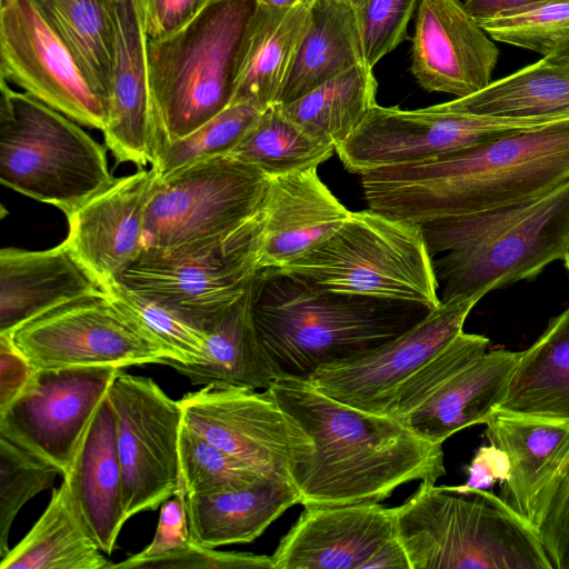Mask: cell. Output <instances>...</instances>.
Wrapping results in <instances>:
<instances>
[{
  "label": "cell",
  "mask_w": 569,
  "mask_h": 569,
  "mask_svg": "<svg viewBox=\"0 0 569 569\" xmlns=\"http://www.w3.org/2000/svg\"><path fill=\"white\" fill-rule=\"evenodd\" d=\"M360 177L369 209L419 224L533 199L569 181V118Z\"/></svg>",
  "instance_id": "cell-1"
},
{
  "label": "cell",
  "mask_w": 569,
  "mask_h": 569,
  "mask_svg": "<svg viewBox=\"0 0 569 569\" xmlns=\"http://www.w3.org/2000/svg\"><path fill=\"white\" fill-rule=\"evenodd\" d=\"M267 391L312 440L290 473L303 506L380 503L403 483L446 475L442 445L391 417L345 405L306 380L277 379Z\"/></svg>",
  "instance_id": "cell-2"
},
{
  "label": "cell",
  "mask_w": 569,
  "mask_h": 569,
  "mask_svg": "<svg viewBox=\"0 0 569 569\" xmlns=\"http://www.w3.org/2000/svg\"><path fill=\"white\" fill-rule=\"evenodd\" d=\"M249 309L277 379L297 380L372 352L431 311L413 302L322 290L273 268L253 276Z\"/></svg>",
  "instance_id": "cell-3"
},
{
  "label": "cell",
  "mask_w": 569,
  "mask_h": 569,
  "mask_svg": "<svg viewBox=\"0 0 569 569\" xmlns=\"http://www.w3.org/2000/svg\"><path fill=\"white\" fill-rule=\"evenodd\" d=\"M441 300L536 278L569 249V181L533 199L421 223Z\"/></svg>",
  "instance_id": "cell-4"
},
{
  "label": "cell",
  "mask_w": 569,
  "mask_h": 569,
  "mask_svg": "<svg viewBox=\"0 0 569 569\" xmlns=\"http://www.w3.org/2000/svg\"><path fill=\"white\" fill-rule=\"evenodd\" d=\"M392 512L410 569H552L532 526L489 490L421 481Z\"/></svg>",
  "instance_id": "cell-5"
},
{
  "label": "cell",
  "mask_w": 569,
  "mask_h": 569,
  "mask_svg": "<svg viewBox=\"0 0 569 569\" xmlns=\"http://www.w3.org/2000/svg\"><path fill=\"white\" fill-rule=\"evenodd\" d=\"M257 4L256 0H210L177 33L148 40L157 156L230 106Z\"/></svg>",
  "instance_id": "cell-6"
},
{
  "label": "cell",
  "mask_w": 569,
  "mask_h": 569,
  "mask_svg": "<svg viewBox=\"0 0 569 569\" xmlns=\"http://www.w3.org/2000/svg\"><path fill=\"white\" fill-rule=\"evenodd\" d=\"M338 293L439 307L438 279L419 223L371 209L350 212L329 238L273 268Z\"/></svg>",
  "instance_id": "cell-7"
},
{
  "label": "cell",
  "mask_w": 569,
  "mask_h": 569,
  "mask_svg": "<svg viewBox=\"0 0 569 569\" xmlns=\"http://www.w3.org/2000/svg\"><path fill=\"white\" fill-rule=\"evenodd\" d=\"M0 181L67 216L108 187L106 148L78 123L1 78Z\"/></svg>",
  "instance_id": "cell-8"
},
{
  "label": "cell",
  "mask_w": 569,
  "mask_h": 569,
  "mask_svg": "<svg viewBox=\"0 0 569 569\" xmlns=\"http://www.w3.org/2000/svg\"><path fill=\"white\" fill-rule=\"evenodd\" d=\"M263 207L221 236L168 250H144L119 282L203 332L246 293L259 269Z\"/></svg>",
  "instance_id": "cell-9"
},
{
  "label": "cell",
  "mask_w": 569,
  "mask_h": 569,
  "mask_svg": "<svg viewBox=\"0 0 569 569\" xmlns=\"http://www.w3.org/2000/svg\"><path fill=\"white\" fill-rule=\"evenodd\" d=\"M271 177L223 154L157 181L143 232L144 250H168L227 233L263 207Z\"/></svg>",
  "instance_id": "cell-10"
},
{
  "label": "cell",
  "mask_w": 569,
  "mask_h": 569,
  "mask_svg": "<svg viewBox=\"0 0 569 569\" xmlns=\"http://www.w3.org/2000/svg\"><path fill=\"white\" fill-rule=\"evenodd\" d=\"M8 335L36 370L82 366L122 369L170 358L103 289L60 305Z\"/></svg>",
  "instance_id": "cell-11"
},
{
  "label": "cell",
  "mask_w": 569,
  "mask_h": 569,
  "mask_svg": "<svg viewBox=\"0 0 569 569\" xmlns=\"http://www.w3.org/2000/svg\"><path fill=\"white\" fill-rule=\"evenodd\" d=\"M107 395L114 415L128 520L157 509L180 489L183 413L179 400L147 377L120 371Z\"/></svg>",
  "instance_id": "cell-12"
},
{
  "label": "cell",
  "mask_w": 569,
  "mask_h": 569,
  "mask_svg": "<svg viewBox=\"0 0 569 569\" xmlns=\"http://www.w3.org/2000/svg\"><path fill=\"white\" fill-rule=\"evenodd\" d=\"M555 120L558 119L470 114L446 109L441 103L416 110L377 104L351 136L336 147V152L347 170L362 174L465 149Z\"/></svg>",
  "instance_id": "cell-13"
},
{
  "label": "cell",
  "mask_w": 569,
  "mask_h": 569,
  "mask_svg": "<svg viewBox=\"0 0 569 569\" xmlns=\"http://www.w3.org/2000/svg\"><path fill=\"white\" fill-rule=\"evenodd\" d=\"M179 402L187 428L271 479L291 483L295 465L312 451L311 438L267 390L204 386Z\"/></svg>",
  "instance_id": "cell-14"
},
{
  "label": "cell",
  "mask_w": 569,
  "mask_h": 569,
  "mask_svg": "<svg viewBox=\"0 0 569 569\" xmlns=\"http://www.w3.org/2000/svg\"><path fill=\"white\" fill-rule=\"evenodd\" d=\"M1 78L82 126L103 131L107 100L31 0H1Z\"/></svg>",
  "instance_id": "cell-15"
},
{
  "label": "cell",
  "mask_w": 569,
  "mask_h": 569,
  "mask_svg": "<svg viewBox=\"0 0 569 569\" xmlns=\"http://www.w3.org/2000/svg\"><path fill=\"white\" fill-rule=\"evenodd\" d=\"M120 371L111 366L36 370L17 398L0 411V436L53 465L64 476Z\"/></svg>",
  "instance_id": "cell-16"
},
{
  "label": "cell",
  "mask_w": 569,
  "mask_h": 569,
  "mask_svg": "<svg viewBox=\"0 0 569 569\" xmlns=\"http://www.w3.org/2000/svg\"><path fill=\"white\" fill-rule=\"evenodd\" d=\"M273 569H410L392 508L306 505L271 556Z\"/></svg>",
  "instance_id": "cell-17"
},
{
  "label": "cell",
  "mask_w": 569,
  "mask_h": 569,
  "mask_svg": "<svg viewBox=\"0 0 569 569\" xmlns=\"http://www.w3.org/2000/svg\"><path fill=\"white\" fill-rule=\"evenodd\" d=\"M483 293L441 300L421 321L360 358L321 367L306 381L359 410L386 416L396 390L462 330Z\"/></svg>",
  "instance_id": "cell-18"
},
{
  "label": "cell",
  "mask_w": 569,
  "mask_h": 569,
  "mask_svg": "<svg viewBox=\"0 0 569 569\" xmlns=\"http://www.w3.org/2000/svg\"><path fill=\"white\" fill-rule=\"evenodd\" d=\"M411 73L427 91L471 96L492 80L499 49L461 0H419Z\"/></svg>",
  "instance_id": "cell-19"
},
{
  "label": "cell",
  "mask_w": 569,
  "mask_h": 569,
  "mask_svg": "<svg viewBox=\"0 0 569 569\" xmlns=\"http://www.w3.org/2000/svg\"><path fill=\"white\" fill-rule=\"evenodd\" d=\"M158 181L140 168L114 180L67 214L66 242L100 287L119 281L143 251L146 212Z\"/></svg>",
  "instance_id": "cell-20"
},
{
  "label": "cell",
  "mask_w": 569,
  "mask_h": 569,
  "mask_svg": "<svg viewBox=\"0 0 569 569\" xmlns=\"http://www.w3.org/2000/svg\"><path fill=\"white\" fill-rule=\"evenodd\" d=\"M116 49L104 144L118 163L140 168L157 157L156 120L142 0H116Z\"/></svg>",
  "instance_id": "cell-21"
},
{
  "label": "cell",
  "mask_w": 569,
  "mask_h": 569,
  "mask_svg": "<svg viewBox=\"0 0 569 569\" xmlns=\"http://www.w3.org/2000/svg\"><path fill=\"white\" fill-rule=\"evenodd\" d=\"M350 212L321 181L317 168L271 177L259 269L290 263L335 233Z\"/></svg>",
  "instance_id": "cell-22"
},
{
  "label": "cell",
  "mask_w": 569,
  "mask_h": 569,
  "mask_svg": "<svg viewBox=\"0 0 569 569\" xmlns=\"http://www.w3.org/2000/svg\"><path fill=\"white\" fill-rule=\"evenodd\" d=\"M102 290L66 241L46 250L0 251V333L79 297Z\"/></svg>",
  "instance_id": "cell-23"
},
{
  "label": "cell",
  "mask_w": 569,
  "mask_h": 569,
  "mask_svg": "<svg viewBox=\"0 0 569 569\" xmlns=\"http://www.w3.org/2000/svg\"><path fill=\"white\" fill-rule=\"evenodd\" d=\"M63 482L88 531L101 551L110 555L127 518L116 421L108 395L94 412Z\"/></svg>",
  "instance_id": "cell-24"
},
{
  "label": "cell",
  "mask_w": 569,
  "mask_h": 569,
  "mask_svg": "<svg viewBox=\"0 0 569 569\" xmlns=\"http://www.w3.org/2000/svg\"><path fill=\"white\" fill-rule=\"evenodd\" d=\"M520 351H486L452 376L402 421L421 439L442 445L456 432L486 423L498 410Z\"/></svg>",
  "instance_id": "cell-25"
},
{
  "label": "cell",
  "mask_w": 569,
  "mask_h": 569,
  "mask_svg": "<svg viewBox=\"0 0 569 569\" xmlns=\"http://www.w3.org/2000/svg\"><path fill=\"white\" fill-rule=\"evenodd\" d=\"M485 425L488 441L509 461L499 497L529 522L536 497L569 453V420L497 410Z\"/></svg>",
  "instance_id": "cell-26"
},
{
  "label": "cell",
  "mask_w": 569,
  "mask_h": 569,
  "mask_svg": "<svg viewBox=\"0 0 569 569\" xmlns=\"http://www.w3.org/2000/svg\"><path fill=\"white\" fill-rule=\"evenodd\" d=\"M312 0L291 9L257 4L243 41L231 104L277 103L309 21Z\"/></svg>",
  "instance_id": "cell-27"
},
{
  "label": "cell",
  "mask_w": 569,
  "mask_h": 569,
  "mask_svg": "<svg viewBox=\"0 0 569 569\" xmlns=\"http://www.w3.org/2000/svg\"><path fill=\"white\" fill-rule=\"evenodd\" d=\"M297 503L296 488L274 479L241 489L186 495L190 538L208 548L248 543Z\"/></svg>",
  "instance_id": "cell-28"
},
{
  "label": "cell",
  "mask_w": 569,
  "mask_h": 569,
  "mask_svg": "<svg viewBox=\"0 0 569 569\" xmlns=\"http://www.w3.org/2000/svg\"><path fill=\"white\" fill-rule=\"evenodd\" d=\"M159 363L173 368L192 385L203 387L267 390L277 380L254 333L249 309V288L207 332L204 350L198 361L187 363L164 358Z\"/></svg>",
  "instance_id": "cell-29"
},
{
  "label": "cell",
  "mask_w": 569,
  "mask_h": 569,
  "mask_svg": "<svg viewBox=\"0 0 569 569\" xmlns=\"http://www.w3.org/2000/svg\"><path fill=\"white\" fill-rule=\"evenodd\" d=\"M365 63L355 7L312 0L309 21L277 103L299 99L329 78Z\"/></svg>",
  "instance_id": "cell-30"
},
{
  "label": "cell",
  "mask_w": 569,
  "mask_h": 569,
  "mask_svg": "<svg viewBox=\"0 0 569 569\" xmlns=\"http://www.w3.org/2000/svg\"><path fill=\"white\" fill-rule=\"evenodd\" d=\"M498 410L569 420V307L520 351Z\"/></svg>",
  "instance_id": "cell-31"
},
{
  "label": "cell",
  "mask_w": 569,
  "mask_h": 569,
  "mask_svg": "<svg viewBox=\"0 0 569 569\" xmlns=\"http://www.w3.org/2000/svg\"><path fill=\"white\" fill-rule=\"evenodd\" d=\"M0 569H111L62 481L24 538L0 559Z\"/></svg>",
  "instance_id": "cell-32"
},
{
  "label": "cell",
  "mask_w": 569,
  "mask_h": 569,
  "mask_svg": "<svg viewBox=\"0 0 569 569\" xmlns=\"http://www.w3.org/2000/svg\"><path fill=\"white\" fill-rule=\"evenodd\" d=\"M446 109L500 118H569V69L545 58L463 98Z\"/></svg>",
  "instance_id": "cell-33"
},
{
  "label": "cell",
  "mask_w": 569,
  "mask_h": 569,
  "mask_svg": "<svg viewBox=\"0 0 569 569\" xmlns=\"http://www.w3.org/2000/svg\"><path fill=\"white\" fill-rule=\"evenodd\" d=\"M372 68L356 64L289 103L283 112L316 139L333 144L346 141L378 104Z\"/></svg>",
  "instance_id": "cell-34"
},
{
  "label": "cell",
  "mask_w": 569,
  "mask_h": 569,
  "mask_svg": "<svg viewBox=\"0 0 569 569\" xmlns=\"http://www.w3.org/2000/svg\"><path fill=\"white\" fill-rule=\"evenodd\" d=\"M107 100L116 49V0H31Z\"/></svg>",
  "instance_id": "cell-35"
},
{
  "label": "cell",
  "mask_w": 569,
  "mask_h": 569,
  "mask_svg": "<svg viewBox=\"0 0 569 569\" xmlns=\"http://www.w3.org/2000/svg\"><path fill=\"white\" fill-rule=\"evenodd\" d=\"M333 151V144L309 134L274 103L260 113L228 154L274 177L318 168Z\"/></svg>",
  "instance_id": "cell-36"
},
{
  "label": "cell",
  "mask_w": 569,
  "mask_h": 569,
  "mask_svg": "<svg viewBox=\"0 0 569 569\" xmlns=\"http://www.w3.org/2000/svg\"><path fill=\"white\" fill-rule=\"evenodd\" d=\"M261 112L249 103L229 106L189 134L162 148L151 168L161 179L188 164L228 154Z\"/></svg>",
  "instance_id": "cell-37"
},
{
  "label": "cell",
  "mask_w": 569,
  "mask_h": 569,
  "mask_svg": "<svg viewBox=\"0 0 569 569\" xmlns=\"http://www.w3.org/2000/svg\"><path fill=\"white\" fill-rule=\"evenodd\" d=\"M179 463L181 487L186 495L241 489L271 479L184 425L179 439Z\"/></svg>",
  "instance_id": "cell-38"
},
{
  "label": "cell",
  "mask_w": 569,
  "mask_h": 569,
  "mask_svg": "<svg viewBox=\"0 0 569 569\" xmlns=\"http://www.w3.org/2000/svg\"><path fill=\"white\" fill-rule=\"evenodd\" d=\"M102 289L169 353L171 359L189 363L201 358L207 339L206 332L161 303L129 289L119 281L110 282Z\"/></svg>",
  "instance_id": "cell-39"
},
{
  "label": "cell",
  "mask_w": 569,
  "mask_h": 569,
  "mask_svg": "<svg viewBox=\"0 0 569 569\" xmlns=\"http://www.w3.org/2000/svg\"><path fill=\"white\" fill-rule=\"evenodd\" d=\"M60 471L0 436V559L9 552V532L20 509L48 489Z\"/></svg>",
  "instance_id": "cell-40"
},
{
  "label": "cell",
  "mask_w": 569,
  "mask_h": 569,
  "mask_svg": "<svg viewBox=\"0 0 569 569\" xmlns=\"http://www.w3.org/2000/svg\"><path fill=\"white\" fill-rule=\"evenodd\" d=\"M479 23L492 40L546 57L569 40V0H546Z\"/></svg>",
  "instance_id": "cell-41"
},
{
  "label": "cell",
  "mask_w": 569,
  "mask_h": 569,
  "mask_svg": "<svg viewBox=\"0 0 569 569\" xmlns=\"http://www.w3.org/2000/svg\"><path fill=\"white\" fill-rule=\"evenodd\" d=\"M489 343L490 340L482 335L461 331L401 383L387 408L386 416L402 421L452 376L485 353Z\"/></svg>",
  "instance_id": "cell-42"
},
{
  "label": "cell",
  "mask_w": 569,
  "mask_h": 569,
  "mask_svg": "<svg viewBox=\"0 0 569 569\" xmlns=\"http://www.w3.org/2000/svg\"><path fill=\"white\" fill-rule=\"evenodd\" d=\"M529 522L552 569H569V453L536 497Z\"/></svg>",
  "instance_id": "cell-43"
},
{
  "label": "cell",
  "mask_w": 569,
  "mask_h": 569,
  "mask_svg": "<svg viewBox=\"0 0 569 569\" xmlns=\"http://www.w3.org/2000/svg\"><path fill=\"white\" fill-rule=\"evenodd\" d=\"M419 0H361L355 6L365 63L373 68L407 39Z\"/></svg>",
  "instance_id": "cell-44"
},
{
  "label": "cell",
  "mask_w": 569,
  "mask_h": 569,
  "mask_svg": "<svg viewBox=\"0 0 569 569\" xmlns=\"http://www.w3.org/2000/svg\"><path fill=\"white\" fill-rule=\"evenodd\" d=\"M152 541L139 553L112 563L111 569L139 568L143 562L187 550L192 540L188 523L186 493L182 487L162 502Z\"/></svg>",
  "instance_id": "cell-45"
},
{
  "label": "cell",
  "mask_w": 569,
  "mask_h": 569,
  "mask_svg": "<svg viewBox=\"0 0 569 569\" xmlns=\"http://www.w3.org/2000/svg\"><path fill=\"white\" fill-rule=\"evenodd\" d=\"M139 568L273 569L271 556L218 551L192 542L179 553L143 562Z\"/></svg>",
  "instance_id": "cell-46"
},
{
  "label": "cell",
  "mask_w": 569,
  "mask_h": 569,
  "mask_svg": "<svg viewBox=\"0 0 569 569\" xmlns=\"http://www.w3.org/2000/svg\"><path fill=\"white\" fill-rule=\"evenodd\" d=\"M210 0H142L148 40L166 39L188 26Z\"/></svg>",
  "instance_id": "cell-47"
},
{
  "label": "cell",
  "mask_w": 569,
  "mask_h": 569,
  "mask_svg": "<svg viewBox=\"0 0 569 569\" xmlns=\"http://www.w3.org/2000/svg\"><path fill=\"white\" fill-rule=\"evenodd\" d=\"M34 371L10 335L0 333V411L17 398Z\"/></svg>",
  "instance_id": "cell-48"
},
{
  "label": "cell",
  "mask_w": 569,
  "mask_h": 569,
  "mask_svg": "<svg viewBox=\"0 0 569 569\" xmlns=\"http://www.w3.org/2000/svg\"><path fill=\"white\" fill-rule=\"evenodd\" d=\"M468 479L463 485L449 486L459 493L487 490L497 481L505 482L509 477V461L503 451L493 445L480 447L467 468Z\"/></svg>",
  "instance_id": "cell-49"
},
{
  "label": "cell",
  "mask_w": 569,
  "mask_h": 569,
  "mask_svg": "<svg viewBox=\"0 0 569 569\" xmlns=\"http://www.w3.org/2000/svg\"><path fill=\"white\" fill-rule=\"evenodd\" d=\"M546 0H463L468 12L479 22Z\"/></svg>",
  "instance_id": "cell-50"
},
{
  "label": "cell",
  "mask_w": 569,
  "mask_h": 569,
  "mask_svg": "<svg viewBox=\"0 0 569 569\" xmlns=\"http://www.w3.org/2000/svg\"><path fill=\"white\" fill-rule=\"evenodd\" d=\"M545 58L548 62L569 69V40L559 44Z\"/></svg>",
  "instance_id": "cell-51"
},
{
  "label": "cell",
  "mask_w": 569,
  "mask_h": 569,
  "mask_svg": "<svg viewBox=\"0 0 569 569\" xmlns=\"http://www.w3.org/2000/svg\"><path fill=\"white\" fill-rule=\"evenodd\" d=\"M258 4L279 8V9H291L300 4L309 2L311 0H256Z\"/></svg>",
  "instance_id": "cell-52"
},
{
  "label": "cell",
  "mask_w": 569,
  "mask_h": 569,
  "mask_svg": "<svg viewBox=\"0 0 569 569\" xmlns=\"http://www.w3.org/2000/svg\"><path fill=\"white\" fill-rule=\"evenodd\" d=\"M563 262H565V267L567 268V270L569 272V249L563 258Z\"/></svg>",
  "instance_id": "cell-53"
},
{
  "label": "cell",
  "mask_w": 569,
  "mask_h": 569,
  "mask_svg": "<svg viewBox=\"0 0 569 569\" xmlns=\"http://www.w3.org/2000/svg\"><path fill=\"white\" fill-rule=\"evenodd\" d=\"M345 1H347V2L351 3V4L355 7V6H356V4H358L361 0H345Z\"/></svg>",
  "instance_id": "cell-54"
}]
</instances>
